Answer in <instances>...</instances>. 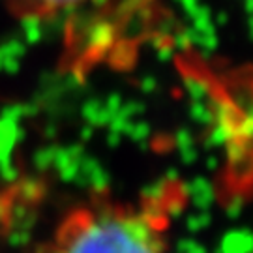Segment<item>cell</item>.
<instances>
[{
	"label": "cell",
	"mask_w": 253,
	"mask_h": 253,
	"mask_svg": "<svg viewBox=\"0 0 253 253\" xmlns=\"http://www.w3.org/2000/svg\"><path fill=\"white\" fill-rule=\"evenodd\" d=\"M86 0H19V4L23 6V13L42 17V15H56L66 9L77 8L79 4Z\"/></svg>",
	"instance_id": "obj_2"
},
{
	"label": "cell",
	"mask_w": 253,
	"mask_h": 253,
	"mask_svg": "<svg viewBox=\"0 0 253 253\" xmlns=\"http://www.w3.org/2000/svg\"><path fill=\"white\" fill-rule=\"evenodd\" d=\"M172 190L139 201L100 197L70 210L40 253H169Z\"/></svg>",
	"instance_id": "obj_1"
}]
</instances>
